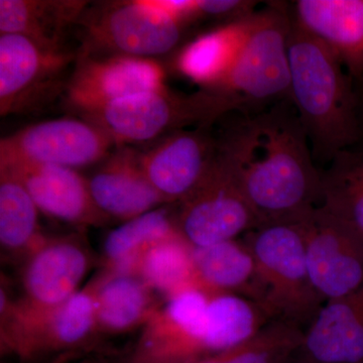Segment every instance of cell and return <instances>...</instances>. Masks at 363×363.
Instances as JSON below:
<instances>
[{
	"label": "cell",
	"mask_w": 363,
	"mask_h": 363,
	"mask_svg": "<svg viewBox=\"0 0 363 363\" xmlns=\"http://www.w3.org/2000/svg\"><path fill=\"white\" fill-rule=\"evenodd\" d=\"M40 210L23 183L9 169L0 168V242L20 252L39 242Z\"/></svg>",
	"instance_id": "4316f807"
},
{
	"label": "cell",
	"mask_w": 363,
	"mask_h": 363,
	"mask_svg": "<svg viewBox=\"0 0 363 363\" xmlns=\"http://www.w3.org/2000/svg\"><path fill=\"white\" fill-rule=\"evenodd\" d=\"M136 272L150 290L168 298L194 286L201 288L193 262L192 247L181 233L145 248L140 253Z\"/></svg>",
	"instance_id": "603a6c76"
},
{
	"label": "cell",
	"mask_w": 363,
	"mask_h": 363,
	"mask_svg": "<svg viewBox=\"0 0 363 363\" xmlns=\"http://www.w3.org/2000/svg\"><path fill=\"white\" fill-rule=\"evenodd\" d=\"M87 181L105 218L128 221L168 203L145 176L140 150L133 147H114Z\"/></svg>",
	"instance_id": "4fadbf2b"
},
{
	"label": "cell",
	"mask_w": 363,
	"mask_h": 363,
	"mask_svg": "<svg viewBox=\"0 0 363 363\" xmlns=\"http://www.w3.org/2000/svg\"><path fill=\"white\" fill-rule=\"evenodd\" d=\"M164 80L166 72L156 59L78 54L64 95L72 111L83 116L123 98L162 89Z\"/></svg>",
	"instance_id": "8fae6325"
},
{
	"label": "cell",
	"mask_w": 363,
	"mask_h": 363,
	"mask_svg": "<svg viewBox=\"0 0 363 363\" xmlns=\"http://www.w3.org/2000/svg\"><path fill=\"white\" fill-rule=\"evenodd\" d=\"M310 279L324 302L363 286V235L317 207L302 221Z\"/></svg>",
	"instance_id": "30bf717a"
},
{
	"label": "cell",
	"mask_w": 363,
	"mask_h": 363,
	"mask_svg": "<svg viewBox=\"0 0 363 363\" xmlns=\"http://www.w3.org/2000/svg\"><path fill=\"white\" fill-rule=\"evenodd\" d=\"M26 264L23 284L40 316L66 302L82 283L89 257L77 241H39Z\"/></svg>",
	"instance_id": "e0dca14e"
},
{
	"label": "cell",
	"mask_w": 363,
	"mask_h": 363,
	"mask_svg": "<svg viewBox=\"0 0 363 363\" xmlns=\"http://www.w3.org/2000/svg\"><path fill=\"white\" fill-rule=\"evenodd\" d=\"M116 145L87 119L62 117L30 124L0 142V162H26L77 169L100 164Z\"/></svg>",
	"instance_id": "9c48e42d"
},
{
	"label": "cell",
	"mask_w": 363,
	"mask_h": 363,
	"mask_svg": "<svg viewBox=\"0 0 363 363\" xmlns=\"http://www.w3.org/2000/svg\"><path fill=\"white\" fill-rule=\"evenodd\" d=\"M245 18L247 16L223 23L184 45L176 57L177 71L202 89H216L226 78L240 51Z\"/></svg>",
	"instance_id": "d6986e66"
},
{
	"label": "cell",
	"mask_w": 363,
	"mask_h": 363,
	"mask_svg": "<svg viewBox=\"0 0 363 363\" xmlns=\"http://www.w3.org/2000/svg\"><path fill=\"white\" fill-rule=\"evenodd\" d=\"M78 52L39 44L25 35H0V116L39 111L65 93Z\"/></svg>",
	"instance_id": "52a82bcc"
},
{
	"label": "cell",
	"mask_w": 363,
	"mask_h": 363,
	"mask_svg": "<svg viewBox=\"0 0 363 363\" xmlns=\"http://www.w3.org/2000/svg\"><path fill=\"white\" fill-rule=\"evenodd\" d=\"M47 330L30 344L26 357L48 350L76 347L92 335L97 322L96 298L89 290L78 291L44 316Z\"/></svg>",
	"instance_id": "d4e9b609"
},
{
	"label": "cell",
	"mask_w": 363,
	"mask_h": 363,
	"mask_svg": "<svg viewBox=\"0 0 363 363\" xmlns=\"http://www.w3.org/2000/svg\"><path fill=\"white\" fill-rule=\"evenodd\" d=\"M77 26L82 35L80 56L155 59L175 49L186 23L159 0H130L87 7Z\"/></svg>",
	"instance_id": "8992f818"
},
{
	"label": "cell",
	"mask_w": 363,
	"mask_h": 363,
	"mask_svg": "<svg viewBox=\"0 0 363 363\" xmlns=\"http://www.w3.org/2000/svg\"><path fill=\"white\" fill-rule=\"evenodd\" d=\"M150 290L140 277L114 272L95 289L98 325L119 333L142 323L152 310Z\"/></svg>",
	"instance_id": "cb8c5ba5"
},
{
	"label": "cell",
	"mask_w": 363,
	"mask_h": 363,
	"mask_svg": "<svg viewBox=\"0 0 363 363\" xmlns=\"http://www.w3.org/2000/svg\"><path fill=\"white\" fill-rule=\"evenodd\" d=\"M357 90L358 96V106H359V119L362 124V140H363V78L359 83H357Z\"/></svg>",
	"instance_id": "f546056e"
},
{
	"label": "cell",
	"mask_w": 363,
	"mask_h": 363,
	"mask_svg": "<svg viewBox=\"0 0 363 363\" xmlns=\"http://www.w3.org/2000/svg\"><path fill=\"white\" fill-rule=\"evenodd\" d=\"M211 126L177 131L140 150L145 176L167 202L183 201L206 178L218 154Z\"/></svg>",
	"instance_id": "7c38bea8"
},
{
	"label": "cell",
	"mask_w": 363,
	"mask_h": 363,
	"mask_svg": "<svg viewBox=\"0 0 363 363\" xmlns=\"http://www.w3.org/2000/svg\"><path fill=\"white\" fill-rule=\"evenodd\" d=\"M302 221L260 225L245 242L257 266V304L271 321L304 331L325 302L310 279Z\"/></svg>",
	"instance_id": "277c9868"
},
{
	"label": "cell",
	"mask_w": 363,
	"mask_h": 363,
	"mask_svg": "<svg viewBox=\"0 0 363 363\" xmlns=\"http://www.w3.org/2000/svg\"><path fill=\"white\" fill-rule=\"evenodd\" d=\"M329 164L319 207L363 235V147L344 150Z\"/></svg>",
	"instance_id": "7402d4cb"
},
{
	"label": "cell",
	"mask_w": 363,
	"mask_h": 363,
	"mask_svg": "<svg viewBox=\"0 0 363 363\" xmlns=\"http://www.w3.org/2000/svg\"><path fill=\"white\" fill-rule=\"evenodd\" d=\"M180 204L176 223L191 247L234 240L259 227L240 182L219 152L206 178Z\"/></svg>",
	"instance_id": "ba28073f"
},
{
	"label": "cell",
	"mask_w": 363,
	"mask_h": 363,
	"mask_svg": "<svg viewBox=\"0 0 363 363\" xmlns=\"http://www.w3.org/2000/svg\"><path fill=\"white\" fill-rule=\"evenodd\" d=\"M255 6L245 0H191V20L213 18L233 23L255 13Z\"/></svg>",
	"instance_id": "f1b7e54d"
},
{
	"label": "cell",
	"mask_w": 363,
	"mask_h": 363,
	"mask_svg": "<svg viewBox=\"0 0 363 363\" xmlns=\"http://www.w3.org/2000/svg\"><path fill=\"white\" fill-rule=\"evenodd\" d=\"M296 23L339 60L355 84L363 78V0H298Z\"/></svg>",
	"instance_id": "2e32d148"
},
{
	"label": "cell",
	"mask_w": 363,
	"mask_h": 363,
	"mask_svg": "<svg viewBox=\"0 0 363 363\" xmlns=\"http://www.w3.org/2000/svg\"><path fill=\"white\" fill-rule=\"evenodd\" d=\"M269 322L267 313L255 301L238 294H213L208 305L204 357L245 342Z\"/></svg>",
	"instance_id": "44dd1931"
},
{
	"label": "cell",
	"mask_w": 363,
	"mask_h": 363,
	"mask_svg": "<svg viewBox=\"0 0 363 363\" xmlns=\"http://www.w3.org/2000/svg\"><path fill=\"white\" fill-rule=\"evenodd\" d=\"M241 106L219 91L180 93L168 87L140 93L81 116L108 135L116 147L154 143L179 130L213 125Z\"/></svg>",
	"instance_id": "3957f363"
},
{
	"label": "cell",
	"mask_w": 363,
	"mask_h": 363,
	"mask_svg": "<svg viewBox=\"0 0 363 363\" xmlns=\"http://www.w3.org/2000/svg\"><path fill=\"white\" fill-rule=\"evenodd\" d=\"M289 363H363V286L324 303Z\"/></svg>",
	"instance_id": "5bb4252c"
},
{
	"label": "cell",
	"mask_w": 363,
	"mask_h": 363,
	"mask_svg": "<svg viewBox=\"0 0 363 363\" xmlns=\"http://www.w3.org/2000/svg\"><path fill=\"white\" fill-rule=\"evenodd\" d=\"M88 7L79 0H0V35H25L48 47L62 48L69 28Z\"/></svg>",
	"instance_id": "ac0fdd59"
},
{
	"label": "cell",
	"mask_w": 363,
	"mask_h": 363,
	"mask_svg": "<svg viewBox=\"0 0 363 363\" xmlns=\"http://www.w3.org/2000/svg\"><path fill=\"white\" fill-rule=\"evenodd\" d=\"M196 274L210 295L234 293L257 303V266L247 243L234 240L192 247Z\"/></svg>",
	"instance_id": "ffe728a7"
},
{
	"label": "cell",
	"mask_w": 363,
	"mask_h": 363,
	"mask_svg": "<svg viewBox=\"0 0 363 363\" xmlns=\"http://www.w3.org/2000/svg\"><path fill=\"white\" fill-rule=\"evenodd\" d=\"M288 52L289 99L304 128L313 157L330 162L338 152L362 142L357 85L340 60L298 26L292 14Z\"/></svg>",
	"instance_id": "7a4b0ae2"
},
{
	"label": "cell",
	"mask_w": 363,
	"mask_h": 363,
	"mask_svg": "<svg viewBox=\"0 0 363 363\" xmlns=\"http://www.w3.org/2000/svg\"><path fill=\"white\" fill-rule=\"evenodd\" d=\"M25 186L40 212L67 223L104 220L91 197L87 179L77 169L26 162H0Z\"/></svg>",
	"instance_id": "9a60e30c"
},
{
	"label": "cell",
	"mask_w": 363,
	"mask_h": 363,
	"mask_svg": "<svg viewBox=\"0 0 363 363\" xmlns=\"http://www.w3.org/2000/svg\"><path fill=\"white\" fill-rule=\"evenodd\" d=\"M236 113L217 136L218 152L240 182L259 226L304 220L319 207L322 175L292 102Z\"/></svg>",
	"instance_id": "6da1fadb"
},
{
	"label": "cell",
	"mask_w": 363,
	"mask_h": 363,
	"mask_svg": "<svg viewBox=\"0 0 363 363\" xmlns=\"http://www.w3.org/2000/svg\"><path fill=\"white\" fill-rule=\"evenodd\" d=\"M178 233L169 210L156 208L111 231L104 240V255L113 267H136L145 248Z\"/></svg>",
	"instance_id": "484cf974"
},
{
	"label": "cell",
	"mask_w": 363,
	"mask_h": 363,
	"mask_svg": "<svg viewBox=\"0 0 363 363\" xmlns=\"http://www.w3.org/2000/svg\"><path fill=\"white\" fill-rule=\"evenodd\" d=\"M302 338L296 325L272 321L245 342L191 363H289Z\"/></svg>",
	"instance_id": "83f0119b"
},
{
	"label": "cell",
	"mask_w": 363,
	"mask_h": 363,
	"mask_svg": "<svg viewBox=\"0 0 363 363\" xmlns=\"http://www.w3.org/2000/svg\"><path fill=\"white\" fill-rule=\"evenodd\" d=\"M290 4L269 2L245 18L240 51L214 91L233 97L241 111H262L290 97Z\"/></svg>",
	"instance_id": "5b68a950"
}]
</instances>
